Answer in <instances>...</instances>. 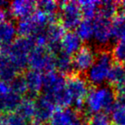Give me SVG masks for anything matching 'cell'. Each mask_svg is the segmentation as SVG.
<instances>
[{
    "mask_svg": "<svg viewBox=\"0 0 125 125\" xmlns=\"http://www.w3.org/2000/svg\"><path fill=\"white\" fill-rule=\"evenodd\" d=\"M116 95L115 91L109 86L94 87L87 94L84 108L92 116L99 113H111L116 101Z\"/></svg>",
    "mask_w": 125,
    "mask_h": 125,
    "instance_id": "obj_1",
    "label": "cell"
},
{
    "mask_svg": "<svg viewBox=\"0 0 125 125\" xmlns=\"http://www.w3.org/2000/svg\"><path fill=\"white\" fill-rule=\"evenodd\" d=\"M114 59L111 52L108 51H102L97 54V57L90 68L87 72V80L89 83L95 87L103 86L108 82L109 75L112 68Z\"/></svg>",
    "mask_w": 125,
    "mask_h": 125,
    "instance_id": "obj_2",
    "label": "cell"
},
{
    "mask_svg": "<svg viewBox=\"0 0 125 125\" xmlns=\"http://www.w3.org/2000/svg\"><path fill=\"white\" fill-rule=\"evenodd\" d=\"M89 82L80 75H70L66 78L65 92L70 102V105L75 110L84 108L85 99L89 90Z\"/></svg>",
    "mask_w": 125,
    "mask_h": 125,
    "instance_id": "obj_3",
    "label": "cell"
},
{
    "mask_svg": "<svg viewBox=\"0 0 125 125\" xmlns=\"http://www.w3.org/2000/svg\"><path fill=\"white\" fill-rule=\"evenodd\" d=\"M28 64L31 70L46 73L55 68V55L45 47L36 45L31 52Z\"/></svg>",
    "mask_w": 125,
    "mask_h": 125,
    "instance_id": "obj_4",
    "label": "cell"
},
{
    "mask_svg": "<svg viewBox=\"0 0 125 125\" xmlns=\"http://www.w3.org/2000/svg\"><path fill=\"white\" fill-rule=\"evenodd\" d=\"M60 4V17L61 24L65 29L72 30L78 27L81 21L83 20L80 5L78 2L67 1L61 2Z\"/></svg>",
    "mask_w": 125,
    "mask_h": 125,
    "instance_id": "obj_5",
    "label": "cell"
},
{
    "mask_svg": "<svg viewBox=\"0 0 125 125\" xmlns=\"http://www.w3.org/2000/svg\"><path fill=\"white\" fill-rule=\"evenodd\" d=\"M97 52L89 45H83L73 57L74 70L78 73H87L97 57Z\"/></svg>",
    "mask_w": 125,
    "mask_h": 125,
    "instance_id": "obj_6",
    "label": "cell"
},
{
    "mask_svg": "<svg viewBox=\"0 0 125 125\" xmlns=\"http://www.w3.org/2000/svg\"><path fill=\"white\" fill-rule=\"evenodd\" d=\"M112 37L111 21L101 16H96L94 19V36L93 40L99 45H106L110 43Z\"/></svg>",
    "mask_w": 125,
    "mask_h": 125,
    "instance_id": "obj_7",
    "label": "cell"
},
{
    "mask_svg": "<svg viewBox=\"0 0 125 125\" xmlns=\"http://www.w3.org/2000/svg\"><path fill=\"white\" fill-rule=\"evenodd\" d=\"M57 110V105L51 98L45 95L40 96L35 101V116L36 121L40 123L50 121Z\"/></svg>",
    "mask_w": 125,
    "mask_h": 125,
    "instance_id": "obj_8",
    "label": "cell"
},
{
    "mask_svg": "<svg viewBox=\"0 0 125 125\" xmlns=\"http://www.w3.org/2000/svg\"><path fill=\"white\" fill-rule=\"evenodd\" d=\"M79 115L72 108L58 107L49 121V125H72Z\"/></svg>",
    "mask_w": 125,
    "mask_h": 125,
    "instance_id": "obj_9",
    "label": "cell"
},
{
    "mask_svg": "<svg viewBox=\"0 0 125 125\" xmlns=\"http://www.w3.org/2000/svg\"><path fill=\"white\" fill-rule=\"evenodd\" d=\"M82 40L75 32L70 31L65 33L61 40V51L70 56H74L83 45Z\"/></svg>",
    "mask_w": 125,
    "mask_h": 125,
    "instance_id": "obj_10",
    "label": "cell"
},
{
    "mask_svg": "<svg viewBox=\"0 0 125 125\" xmlns=\"http://www.w3.org/2000/svg\"><path fill=\"white\" fill-rule=\"evenodd\" d=\"M36 4L33 1H16L10 7V13L21 19L30 16L34 13Z\"/></svg>",
    "mask_w": 125,
    "mask_h": 125,
    "instance_id": "obj_11",
    "label": "cell"
},
{
    "mask_svg": "<svg viewBox=\"0 0 125 125\" xmlns=\"http://www.w3.org/2000/svg\"><path fill=\"white\" fill-rule=\"evenodd\" d=\"M28 91L33 95L39 94L43 90L44 75L40 71L30 70L24 77Z\"/></svg>",
    "mask_w": 125,
    "mask_h": 125,
    "instance_id": "obj_12",
    "label": "cell"
},
{
    "mask_svg": "<svg viewBox=\"0 0 125 125\" xmlns=\"http://www.w3.org/2000/svg\"><path fill=\"white\" fill-rule=\"evenodd\" d=\"M55 70L64 75L74 70L73 57L63 52L55 54Z\"/></svg>",
    "mask_w": 125,
    "mask_h": 125,
    "instance_id": "obj_13",
    "label": "cell"
},
{
    "mask_svg": "<svg viewBox=\"0 0 125 125\" xmlns=\"http://www.w3.org/2000/svg\"><path fill=\"white\" fill-rule=\"evenodd\" d=\"M111 119L115 125H125V99L116 98L111 111Z\"/></svg>",
    "mask_w": 125,
    "mask_h": 125,
    "instance_id": "obj_14",
    "label": "cell"
},
{
    "mask_svg": "<svg viewBox=\"0 0 125 125\" xmlns=\"http://www.w3.org/2000/svg\"><path fill=\"white\" fill-rule=\"evenodd\" d=\"M111 32L113 39L118 40L125 38V13H119L112 19Z\"/></svg>",
    "mask_w": 125,
    "mask_h": 125,
    "instance_id": "obj_15",
    "label": "cell"
},
{
    "mask_svg": "<svg viewBox=\"0 0 125 125\" xmlns=\"http://www.w3.org/2000/svg\"><path fill=\"white\" fill-rule=\"evenodd\" d=\"M118 11L117 2L114 1H102L99 4V10L98 16L105 19L111 20L116 16Z\"/></svg>",
    "mask_w": 125,
    "mask_h": 125,
    "instance_id": "obj_16",
    "label": "cell"
},
{
    "mask_svg": "<svg viewBox=\"0 0 125 125\" xmlns=\"http://www.w3.org/2000/svg\"><path fill=\"white\" fill-rule=\"evenodd\" d=\"M78 3L84 19L93 20L98 16L99 2L93 0H85Z\"/></svg>",
    "mask_w": 125,
    "mask_h": 125,
    "instance_id": "obj_17",
    "label": "cell"
},
{
    "mask_svg": "<svg viewBox=\"0 0 125 125\" xmlns=\"http://www.w3.org/2000/svg\"><path fill=\"white\" fill-rule=\"evenodd\" d=\"M75 33L82 39V41L92 40L94 36V21L83 19L75 28Z\"/></svg>",
    "mask_w": 125,
    "mask_h": 125,
    "instance_id": "obj_18",
    "label": "cell"
},
{
    "mask_svg": "<svg viewBox=\"0 0 125 125\" xmlns=\"http://www.w3.org/2000/svg\"><path fill=\"white\" fill-rule=\"evenodd\" d=\"M18 115L25 120L31 119L35 116V101L31 98L21 100L20 105L17 108Z\"/></svg>",
    "mask_w": 125,
    "mask_h": 125,
    "instance_id": "obj_19",
    "label": "cell"
},
{
    "mask_svg": "<svg viewBox=\"0 0 125 125\" xmlns=\"http://www.w3.org/2000/svg\"><path fill=\"white\" fill-rule=\"evenodd\" d=\"M125 81V66L120 63H114L111 70L108 82L115 87Z\"/></svg>",
    "mask_w": 125,
    "mask_h": 125,
    "instance_id": "obj_20",
    "label": "cell"
},
{
    "mask_svg": "<svg viewBox=\"0 0 125 125\" xmlns=\"http://www.w3.org/2000/svg\"><path fill=\"white\" fill-rule=\"evenodd\" d=\"M37 8L39 9V10L45 13L52 18L57 20V11L60 9V4H59V3L52 1V0L40 1L37 4Z\"/></svg>",
    "mask_w": 125,
    "mask_h": 125,
    "instance_id": "obj_21",
    "label": "cell"
},
{
    "mask_svg": "<svg viewBox=\"0 0 125 125\" xmlns=\"http://www.w3.org/2000/svg\"><path fill=\"white\" fill-rule=\"evenodd\" d=\"M111 55L117 63L125 65V38L116 40L112 47Z\"/></svg>",
    "mask_w": 125,
    "mask_h": 125,
    "instance_id": "obj_22",
    "label": "cell"
},
{
    "mask_svg": "<svg viewBox=\"0 0 125 125\" xmlns=\"http://www.w3.org/2000/svg\"><path fill=\"white\" fill-rule=\"evenodd\" d=\"M16 30L10 22L0 25V44L1 42H10L13 40Z\"/></svg>",
    "mask_w": 125,
    "mask_h": 125,
    "instance_id": "obj_23",
    "label": "cell"
},
{
    "mask_svg": "<svg viewBox=\"0 0 125 125\" xmlns=\"http://www.w3.org/2000/svg\"><path fill=\"white\" fill-rule=\"evenodd\" d=\"M88 125H111V116L105 113L93 115L88 120Z\"/></svg>",
    "mask_w": 125,
    "mask_h": 125,
    "instance_id": "obj_24",
    "label": "cell"
},
{
    "mask_svg": "<svg viewBox=\"0 0 125 125\" xmlns=\"http://www.w3.org/2000/svg\"><path fill=\"white\" fill-rule=\"evenodd\" d=\"M7 125H28L27 121L21 117L20 115H12L8 116Z\"/></svg>",
    "mask_w": 125,
    "mask_h": 125,
    "instance_id": "obj_25",
    "label": "cell"
},
{
    "mask_svg": "<svg viewBox=\"0 0 125 125\" xmlns=\"http://www.w3.org/2000/svg\"><path fill=\"white\" fill-rule=\"evenodd\" d=\"M72 125H88V122L86 119H84L82 116H79L78 117L75 119V121L74 122Z\"/></svg>",
    "mask_w": 125,
    "mask_h": 125,
    "instance_id": "obj_26",
    "label": "cell"
},
{
    "mask_svg": "<svg viewBox=\"0 0 125 125\" xmlns=\"http://www.w3.org/2000/svg\"><path fill=\"white\" fill-rule=\"evenodd\" d=\"M118 10L123 13H125V1H121V2H117Z\"/></svg>",
    "mask_w": 125,
    "mask_h": 125,
    "instance_id": "obj_27",
    "label": "cell"
},
{
    "mask_svg": "<svg viewBox=\"0 0 125 125\" xmlns=\"http://www.w3.org/2000/svg\"><path fill=\"white\" fill-rule=\"evenodd\" d=\"M31 125H44L42 123H40V122H38V121H35V122H33V123H32Z\"/></svg>",
    "mask_w": 125,
    "mask_h": 125,
    "instance_id": "obj_28",
    "label": "cell"
}]
</instances>
